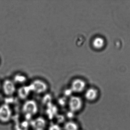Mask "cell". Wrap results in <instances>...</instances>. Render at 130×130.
I'll list each match as a JSON object with an SVG mask.
<instances>
[{"label": "cell", "mask_w": 130, "mask_h": 130, "mask_svg": "<svg viewBox=\"0 0 130 130\" xmlns=\"http://www.w3.org/2000/svg\"><path fill=\"white\" fill-rule=\"evenodd\" d=\"M70 111L73 113H78L82 110L84 106L83 99L78 95L71 96L67 102Z\"/></svg>", "instance_id": "1"}, {"label": "cell", "mask_w": 130, "mask_h": 130, "mask_svg": "<svg viewBox=\"0 0 130 130\" xmlns=\"http://www.w3.org/2000/svg\"><path fill=\"white\" fill-rule=\"evenodd\" d=\"M23 111L27 116L32 117L38 112V105L34 100H28L23 105Z\"/></svg>", "instance_id": "2"}, {"label": "cell", "mask_w": 130, "mask_h": 130, "mask_svg": "<svg viewBox=\"0 0 130 130\" xmlns=\"http://www.w3.org/2000/svg\"><path fill=\"white\" fill-rule=\"evenodd\" d=\"M29 86L31 91L38 94H44L48 90L47 84L45 82L39 79L34 81Z\"/></svg>", "instance_id": "3"}, {"label": "cell", "mask_w": 130, "mask_h": 130, "mask_svg": "<svg viewBox=\"0 0 130 130\" xmlns=\"http://www.w3.org/2000/svg\"><path fill=\"white\" fill-rule=\"evenodd\" d=\"M86 88V83L84 80L81 79H76L72 81L70 89L72 92L79 94L85 92Z\"/></svg>", "instance_id": "4"}, {"label": "cell", "mask_w": 130, "mask_h": 130, "mask_svg": "<svg viewBox=\"0 0 130 130\" xmlns=\"http://www.w3.org/2000/svg\"><path fill=\"white\" fill-rule=\"evenodd\" d=\"M11 109L8 105H2L0 107V121L6 123L10 121L12 117Z\"/></svg>", "instance_id": "5"}, {"label": "cell", "mask_w": 130, "mask_h": 130, "mask_svg": "<svg viewBox=\"0 0 130 130\" xmlns=\"http://www.w3.org/2000/svg\"><path fill=\"white\" fill-rule=\"evenodd\" d=\"M98 96V92L96 89L90 88L86 89L84 92V98L89 102H92L95 100Z\"/></svg>", "instance_id": "6"}, {"label": "cell", "mask_w": 130, "mask_h": 130, "mask_svg": "<svg viewBox=\"0 0 130 130\" xmlns=\"http://www.w3.org/2000/svg\"><path fill=\"white\" fill-rule=\"evenodd\" d=\"M3 91L6 95L8 96L13 95L16 91V87L14 83L10 80L5 81L3 84Z\"/></svg>", "instance_id": "7"}, {"label": "cell", "mask_w": 130, "mask_h": 130, "mask_svg": "<svg viewBox=\"0 0 130 130\" xmlns=\"http://www.w3.org/2000/svg\"><path fill=\"white\" fill-rule=\"evenodd\" d=\"M46 125L45 120L42 118L39 117L34 120L31 126L34 130H44Z\"/></svg>", "instance_id": "8"}, {"label": "cell", "mask_w": 130, "mask_h": 130, "mask_svg": "<svg viewBox=\"0 0 130 130\" xmlns=\"http://www.w3.org/2000/svg\"><path fill=\"white\" fill-rule=\"evenodd\" d=\"M79 126L75 121L70 120L66 122L63 126L64 130H79Z\"/></svg>", "instance_id": "9"}, {"label": "cell", "mask_w": 130, "mask_h": 130, "mask_svg": "<svg viewBox=\"0 0 130 130\" xmlns=\"http://www.w3.org/2000/svg\"><path fill=\"white\" fill-rule=\"evenodd\" d=\"M31 92L29 86H23L19 89L18 92V95L20 98L25 99L29 96L30 93Z\"/></svg>", "instance_id": "10"}, {"label": "cell", "mask_w": 130, "mask_h": 130, "mask_svg": "<svg viewBox=\"0 0 130 130\" xmlns=\"http://www.w3.org/2000/svg\"><path fill=\"white\" fill-rule=\"evenodd\" d=\"M104 40L103 38L100 37H95L92 42L93 46L97 49L102 48L104 45Z\"/></svg>", "instance_id": "11"}, {"label": "cell", "mask_w": 130, "mask_h": 130, "mask_svg": "<svg viewBox=\"0 0 130 130\" xmlns=\"http://www.w3.org/2000/svg\"><path fill=\"white\" fill-rule=\"evenodd\" d=\"M14 79L15 82L19 83H24L26 81V78L25 76L20 75H17L14 77Z\"/></svg>", "instance_id": "12"}, {"label": "cell", "mask_w": 130, "mask_h": 130, "mask_svg": "<svg viewBox=\"0 0 130 130\" xmlns=\"http://www.w3.org/2000/svg\"><path fill=\"white\" fill-rule=\"evenodd\" d=\"M17 130H25L23 129L27 130V126L26 123H22L20 124H18L16 126Z\"/></svg>", "instance_id": "13"}, {"label": "cell", "mask_w": 130, "mask_h": 130, "mask_svg": "<svg viewBox=\"0 0 130 130\" xmlns=\"http://www.w3.org/2000/svg\"><path fill=\"white\" fill-rule=\"evenodd\" d=\"M48 130H62L61 128L58 124H53L49 127Z\"/></svg>", "instance_id": "14"}, {"label": "cell", "mask_w": 130, "mask_h": 130, "mask_svg": "<svg viewBox=\"0 0 130 130\" xmlns=\"http://www.w3.org/2000/svg\"><path fill=\"white\" fill-rule=\"evenodd\" d=\"M0 88H1V84H0Z\"/></svg>", "instance_id": "15"}, {"label": "cell", "mask_w": 130, "mask_h": 130, "mask_svg": "<svg viewBox=\"0 0 130 130\" xmlns=\"http://www.w3.org/2000/svg\"><path fill=\"white\" fill-rule=\"evenodd\" d=\"M79 130H80V129H79Z\"/></svg>", "instance_id": "16"}]
</instances>
